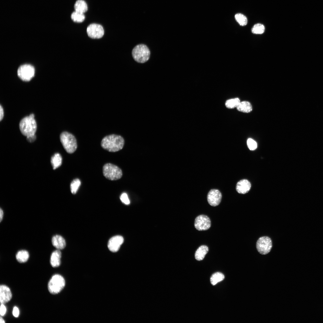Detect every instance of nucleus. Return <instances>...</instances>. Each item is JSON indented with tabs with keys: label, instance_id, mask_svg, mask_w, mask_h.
<instances>
[{
	"label": "nucleus",
	"instance_id": "nucleus-1",
	"mask_svg": "<svg viewBox=\"0 0 323 323\" xmlns=\"http://www.w3.org/2000/svg\"><path fill=\"white\" fill-rule=\"evenodd\" d=\"M124 144V140L121 136L112 134L106 136L102 139L101 146L107 151L112 152L121 150Z\"/></svg>",
	"mask_w": 323,
	"mask_h": 323
},
{
	"label": "nucleus",
	"instance_id": "nucleus-2",
	"mask_svg": "<svg viewBox=\"0 0 323 323\" xmlns=\"http://www.w3.org/2000/svg\"><path fill=\"white\" fill-rule=\"evenodd\" d=\"M34 118V115L31 114L23 118L20 122V130L22 134L26 137L35 135L37 124Z\"/></svg>",
	"mask_w": 323,
	"mask_h": 323
},
{
	"label": "nucleus",
	"instance_id": "nucleus-3",
	"mask_svg": "<svg viewBox=\"0 0 323 323\" xmlns=\"http://www.w3.org/2000/svg\"><path fill=\"white\" fill-rule=\"evenodd\" d=\"M132 54L134 60L137 63H143L149 59L150 52L148 47L141 44L135 46L133 49Z\"/></svg>",
	"mask_w": 323,
	"mask_h": 323
},
{
	"label": "nucleus",
	"instance_id": "nucleus-4",
	"mask_svg": "<svg viewBox=\"0 0 323 323\" xmlns=\"http://www.w3.org/2000/svg\"><path fill=\"white\" fill-rule=\"evenodd\" d=\"M61 142L66 152L69 154L74 153L77 148V140L74 136L67 132H62L60 135Z\"/></svg>",
	"mask_w": 323,
	"mask_h": 323
},
{
	"label": "nucleus",
	"instance_id": "nucleus-5",
	"mask_svg": "<svg viewBox=\"0 0 323 323\" xmlns=\"http://www.w3.org/2000/svg\"><path fill=\"white\" fill-rule=\"evenodd\" d=\"M65 285L64 277L59 274L53 275L49 281L48 287L50 293L52 294H58L63 289Z\"/></svg>",
	"mask_w": 323,
	"mask_h": 323
},
{
	"label": "nucleus",
	"instance_id": "nucleus-6",
	"mask_svg": "<svg viewBox=\"0 0 323 323\" xmlns=\"http://www.w3.org/2000/svg\"><path fill=\"white\" fill-rule=\"evenodd\" d=\"M103 173L106 179L112 181L120 179L123 174L121 168L117 166L110 163H106L103 165Z\"/></svg>",
	"mask_w": 323,
	"mask_h": 323
},
{
	"label": "nucleus",
	"instance_id": "nucleus-7",
	"mask_svg": "<svg viewBox=\"0 0 323 323\" xmlns=\"http://www.w3.org/2000/svg\"><path fill=\"white\" fill-rule=\"evenodd\" d=\"M256 246L260 254L263 255L267 254L269 252L272 248V241L269 237H261L257 241Z\"/></svg>",
	"mask_w": 323,
	"mask_h": 323
},
{
	"label": "nucleus",
	"instance_id": "nucleus-8",
	"mask_svg": "<svg viewBox=\"0 0 323 323\" xmlns=\"http://www.w3.org/2000/svg\"><path fill=\"white\" fill-rule=\"evenodd\" d=\"M35 69L31 65L25 64L20 66L18 69L17 74L19 77L22 80L30 81L34 76Z\"/></svg>",
	"mask_w": 323,
	"mask_h": 323
},
{
	"label": "nucleus",
	"instance_id": "nucleus-9",
	"mask_svg": "<svg viewBox=\"0 0 323 323\" xmlns=\"http://www.w3.org/2000/svg\"><path fill=\"white\" fill-rule=\"evenodd\" d=\"M211 220L207 216L201 215L197 216L194 221V226L199 231L206 230L210 228Z\"/></svg>",
	"mask_w": 323,
	"mask_h": 323
},
{
	"label": "nucleus",
	"instance_id": "nucleus-10",
	"mask_svg": "<svg viewBox=\"0 0 323 323\" xmlns=\"http://www.w3.org/2000/svg\"><path fill=\"white\" fill-rule=\"evenodd\" d=\"M87 32L90 37L93 39H99L103 36L104 31L102 26L100 25L92 24L88 27Z\"/></svg>",
	"mask_w": 323,
	"mask_h": 323
},
{
	"label": "nucleus",
	"instance_id": "nucleus-11",
	"mask_svg": "<svg viewBox=\"0 0 323 323\" xmlns=\"http://www.w3.org/2000/svg\"><path fill=\"white\" fill-rule=\"evenodd\" d=\"M207 200L211 206H216L218 205L221 202L222 194L220 191L215 189L211 190L208 193Z\"/></svg>",
	"mask_w": 323,
	"mask_h": 323
},
{
	"label": "nucleus",
	"instance_id": "nucleus-12",
	"mask_svg": "<svg viewBox=\"0 0 323 323\" xmlns=\"http://www.w3.org/2000/svg\"><path fill=\"white\" fill-rule=\"evenodd\" d=\"M124 241V238L122 236L116 235L113 237L108 241V247L109 249L112 252H117Z\"/></svg>",
	"mask_w": 323,
	"mask_h": 323
},
{
	"label": "nucleus",
	"instance_id": "nucleus-13",
	"mask_svg": "<svg viewBox=\"0 0 323 323\" xmlns=\"http://www.w3.org/2000/svg\"><path fill=\"white\" fill-rule=\"evenodd\" d=\"M12 293L10 288L5 285L0 286V302L1 304H5L9 301L12 298Z\"/></svg>",
	"mask_w": 323,
	"mask_h": 323
},
{
	"label": "nucleus",
	"instance_id": "nucleus-14",
	"mask_svg": "<svg viewBox=\"0 0 323 323\" xmlns=\"http://www.w3.org/2000/svg\"><path fill=\"white\" fill-rule=\"evenodd\" d=\"M251 187L250 182L247 179H243L239 181L237 183L236 190L240 194H245L249 192Z\"/></svg>",
	"mask_w": 323,
	"mask_h": 323
},
{
	"label": "nucleus",
	"instance_id": "nucleus-15",
	"mask_svg": "<svg viewBox=\"0 0 323 323\" xmlns=\"http://www.w3.org/2000/svg\"><path fill=\"white\" fill-rule=\"evenodd\" d=\"M51 242L53 246L57 249L60 250L63 249L66 246L65 239L59 235L54 236L51 239Z\"/></svg>",
	"mask_w": 323,
	"mask_h": 323
},
{
	"label": "nucleus",
	"instance_id": "nucleus-16",
	"mask_svg": "<svg viewBox=\"0 0 323 323\" xmlns=\"http://www.w3.org/2000/svg\"><path fill=\"white\" fill-rule=\"evenodd\" d=\"M61 252L60 250L57 249L53 251L50 257V263L54 268L59 266L61 264Z\"/></svg>",
	"mask_w": 323,
	"mask_h": 323
},
{
	"label": "nucleus",
	"instance_id": "nucleus-17",
	"mask_svg": "<svg viewBox=\"0 0 323 323\" xmlns=\"http://www.w3.org/2000/svg\"><path fill=\"white\" fill-rule=\"evenodd\" d=\"M208 251V248L205 245H202L199 246L196 250L195 257L197 260H202Z\"/></svg>",
	"mask_w": 323,
	"mask_h": 323
},
{
	"label": "nucleus",
	"instance_id": "nucleus-18",
	"mask_svg": "<svg viewBox=\"0 0 323 323\" xmlns=\"http://www.w3.org/2000/svg\"><path fill=\"white\" fill-rule=\"evenodd\" d=\"M29 257L28 252L26 250H22L17 252L16 258L17 261L19 263H22L26 262Z\"/></svg>",
	"mask_w": 323,
	"mask_h": 323
},
{
	"label": "nucleus",
	"instance_id": "nucleus-19",
	"mask_svg": "<svg viewBox=\"0 0 323 323\" xmlns=\"http://www.w3.org/2000/svg\"><path fill=\"white\" fill-rule=\"evenodd\" d=\"M236 108L239 111L245 113L249 112L252 110L251 104L246 101L240 102Z\"/></svg>",
	"mask_w": 323,
	"mask_h": 323
},
{
	"label": "nucleus",
	"instance_id": "nucleus-20",
	"mask_svg": "<svg viewBox=\"0 0 323 323\" xmlns=\"http://www.w3.org/2000/svg\"><path fill=\"white\" fill-rule=\"evenodd\" d=\"M51 162L53 169L60 167L62 162V158L60 154L58 153L54 154L51 157Z\"/></svg>",
	"mask_w": 323,
	"mask_h": 323
},
{
	"label": "nucleus",
	"instance_id": "nucleus-21",
	"mask_svg": "<svg viewBox=\"0 0 323 323\" xmlns=\"http://www.w3.org/2000/svg\"><path fill=\"white\" fill-rule=\"evenodd\" d=\"M74 8L75 11L83 13L88 10V7L86 2L83 0H78L75 2Z\"/></svg>",
	"mask_w": 323,
	"mask_h": 323
},
{
	"label": "nucleus",
	"instance_id": "nucleus-22",
	"mask_svg": "<svg viewBox=\"0 0 323 323\" xmlns=\"http://www.w3.org/2000/svg\"><path fill=\"white\" fill-rule=\"evenodd\" d=\"M224 275L220 272H217L211 276L210 281L211 284L214 285L218 282L223 281L224 278Z\"/></svg>",
	"mask_w": 323,
	"mask_h": 323
},
{
	"label": "nucleus",
	"instance_id": "nucleus-23",
	"mask_svg": "<svg viewBox=\"0 0 323 323\" xmlns=\"http://www.w3.org/2000/svg\"><path fill=\"white\" fill-rule=\"evenodd\" d=\"M240 102V100L238 98L231 99L226 101L225 106L227 108L232 109L237 107Z\"/></svg>",
	"mask_w": 323,
	"mask_h": 323
},
{
	"label": "nucleus",
	"instance_id": "nucleus-24",
	"mask_svg": "<svg viewBox=\"0 0 323 323\" xmlns=\"http://www.w3.org/2000/svg\"><path fill=\"white\" fill-rule=\"evenodd\" d=\"M81 183V181L78 179H75L71 182L70 188L71 192L73 194H74L76 193Z\"/></svg>",
	"mask_w": 323,
	"mask_h": 323
},
{
	"label": "nucleus",
	"instance_id": "nucleus-25",
	"mask_svg": "<svg viewBox=\"0 0 323 323\" xmlns=\"http://www.w3.org/2000/svg\"><path fill=\"white\" fill-rule=\"evenodd\" d=\"M71 18L74 22L80 23L84 20L85 16L83 13L75 11L72 13Z\"/></svg>",
	"mask_w": 323,
	"mask_h": 323
},
{
	"label": "nucleus",
	"instance_id": "nucleus-26",
	"mask_svg": "<svg viewBox=\"0 0 323 323\" xmlns=\"http://www.w3.org/2000/svg\"><path fill=\"white\" fill-rule=\"evenodd\" d=\"M235 18L236 21L241 26H245L247 23L248 21L246 17L241 13L236 14L235 16Z\"/></svg>",
	"mask_w": 323,
	"mask_h": 323
},
{
	"label": "nucleus",
	"instance_id": "nucleus-27",
	"mask_svg": "<svg viewBox=\"0 0 323 323\" xmlns=\"http://www.w3.org/2000/svg\"><path fill=\"white\" fill-rule=\"evenodd\" d=\"M265 30L264 25L260 23L255 25L252 29V32L254 34H261L263 33Z\"/></svg>",
	"mask_w": 323,
	"mask_h": 323
},
{
	"label": "nucleus",
	"instance_id": "nucleus-28",
	"mask_svg": "<svg viewBox=\"0 0 323 323\" xmlns=\"http://www.w3.org/2000/svg\"><path fill=\"white\" fill-rule=\"evenodd\" d=\"M247 145L249 149L251 150H255L257 147L256 142L251 138L248 139L247 141Z\"/></svg>",
	"mask_w": 323,
	"mask_h": 323
},
{
	"label": "nucleus",
	"instance_id": "nucleus-29",
	"mask_svg": "<svg viewBox=\"0 0 323 323\" xmlns=\"http://www.w3.org/2000/svg\"><path fill=\"white\" fill-rule=\"evenodd\" d=\"M120 199L121 202L124 204L127 205L129 204L130 201L127 194L123 193L121 195Z\"/></svg>",
	"mask_w": 323,
	"mask_h": 323
},
{
	"label": "nucleus",
	"instance_id": "nucleus-30",
	"mask_svg": "<svg viewBox=\"0 0 323 323\" xmlns=\"http://www.w3.org/2000/svg\"><path fill=\"white\" fill-rule=\"evenodd\" d=\"M6 312V308L4 304H1L0 308V314L1 316H3Z\"/></svg>",
	"mask_w": 323,
	"mask_h": 323
},
{
	"label": "nucleus",
	"instance_id": "nucleus-31",
	"mask_svg": "<svg viewBox=\"0 0 323 323\" xmlns=\"http://www.w3.org/2000/svg\"><path fill=\"white\" fill-rule=\"evenodd\" d=\"M13 314L14 317H18L19 314V311L18 308L16 307H14L13 309Z\"/></svg>",
	"mask_w": 323,
	"mask_h": 323
},
{
	"label": "nucleus",
	"instance_id": "nucleus-32",
	"mask_svg": "<svg viewBox=\"0 0 323 323\" xmlns=\"http://www.w3.org/2000/svg\"><path fill=\"white\" fill-rule=\"evenodd\" d=\"M36 136L35 135L26 137L27 141L29 142H32L36 139Z\"/></svg>",
	"mask_w": 323,
	"mask_h": 323
},
{
	"label": "nucleus",
	"instance_id": "nucleus-33",
	"mask_svg": "<svg viewBox=\"0 0 323 323\" xmlns=\"http://www.w3.org/2000/svg\"><path fill=\"white\" fill-rule=\"evenodd\" d=\"M4 110L3 107L1 106V105H0V120L1 121L3 119L4 115Z\"/></svg>",
	"mask_w": 323,
	"mask_h": 323
},
{
	"label": "nucleus",
	"instance_id": "nucleus-34",
	"mask_svg": "<svg viewBox=\"0 0 323 323\" xmlns=\"http://www.w3.org/2000/svg\"><path fill=\"white\" fill-rule=\"evenodd\" d=\"M4 216V212L2 209L1 208L0 209V221L1 222Z\"/></svg>",
	"mask_w": 323,
	"mask_h": 323
},
{
	"label": "nucleus",
	"instance_id": "nucleus-35",
	"mask_svg": "<svg viewBox=\"0 0 323 323\" xmlns=\"http://www.w3.org/2000/svg\"><path fill=\"white\" fill-rule=\"evenodd\" d=\"M0 323H4L5 322L4 319L1 316L0 318Z\"/></svg>",
	"mask_w": 323,
	"mask_h": 323
}]
</instances>
